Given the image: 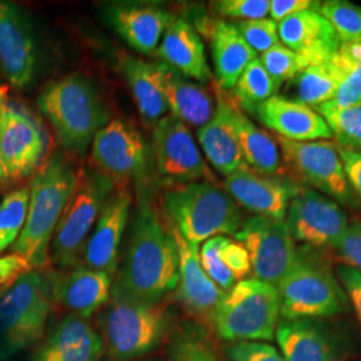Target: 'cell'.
<instances>
[{"label":"cell","mask_w":361,"mask_h":361,"mask_svg":"<svg viewBox=\"0 0 361 361\" xmlns=\"http://www.w3.org/2000/svg\"><path fill=\"white\" fill-rule=\"evenodd\" d=\"M180 256L171 229L149 197L140 195L129 241L110 298L142 304L164 301L178 283Z\"/></svg>","instance_id":"1"},{"label":"cell","mask_w":361,"mask_h":361,"mask_svg":"<svg viewBox=\"0 0 361 361\" xmlns=\"http://www.w3.org/2000/svg\"><path fill=\"white\" fill-rule=\"evenodd\" d=\"M80 171L59 152L43 159L30 182V200L25 228L11 252L27 259L32 269L49 262V249L71 195L77 189Z\"/></svg>","instance_id":"2"},{"label":"cell","mask_w":361,"mask_h":361,"mask_svg":"<svg viewBox=\"0 0 361 361\" xmlns=\"http://www.w3.org/2000/svg\"><path fill=\"white\" fill-rule=\"evenodd\" d=\"M161 209L170 228L198 247L217 235H235L244 222L232 197L209 180L173 185L162 195Z\"/></svg>","instance_id":"3"},{"label":"cell","mask_w":361,"mask_h":361,"mask_svg":"<svg viewBox=\"0 0 361 361\" xmlns=\"http://www.w3.org/2000/svg\"><path fill=\"white\" fill-rule=\"evenodd\" d=\"M38 106L51 123L58 142L77 154L86 153L97 133L109 122L99 91L89 78L78 73L46 85Z\"/></svg>","instance_id":"4"},{"label":"cell","mask_w":361,"mask_h":361,"mask_svg":"<svg viewBox=\"0 0 361 361\" xmlns=\"http://www.w3.org/2000/svg\"><path fill=\"white\" fill-rule=\"evenodd\" d=\"M173 314L164 301L142 304L110 298L98 312L104 350L116 361H131L158 348L174 331Z\"/></svg>","instance_id":"5"},{"label":"cell","mask_w":361,"mask_h":361,"mask_svg":"<svg viewBox=\"0 0 361 361\" xmlns=\"http://www.w3.org/2000/svg\"><path fill=\"white\" fill-rule=\"evenodd\" d=\"M55 304L51 273L34 269L0 290V360H8L43 336Z\"/></svg>","instance_id":"6"},{"label":"cell","mask_w":361,"mask_h":361,"mask_svg":"<svg viewBox=\"0 0 361 361\" xmlns=\"http://www.w3.org/2000/svg\"><path fill=\"white\" fill-rule=\"evenodd\" d=\"M284 320L334 317L347 308V296L335 273L322 258L298 252L296 261L276 286Z\"/></svg>","instance_id":"7"},{"label":"cell","mask_w":361,"mask_h":361,"mask_svg":"<svg viewBox=\"0 0 361 361\" xmlns=\"http://www.w3.org/2000/svg\"><path fill=\"white\" fill-rule=\"evenodd\" d=\"M280 317L277 288L257 279H245L225 293L212 326L228 343H268L274 338Z\"/></svg>","instance_id":"8"},{"label":"cell","mask_w":361,"mask_h":361,"mask_svg":"<svg viewBox=\"0 0 361 361\" xmlns=\"http://www.w3.org/2000/svg\"><path fill=\"white\" fill-rule=\"evenodd\" d=\"M114 180L101 171H80L77 189L71 195L51 241L54 262L62 269L79 265L86 241L109 195Z\"/></svg>","instance_id":"9"},{"label":"cell","mask_w":361,"mask_h":361,"mask_svg":"<svg viewBox=\"0 0 361 361\" xmlns=\"http://www.w3.org/2000/svg\"><path fill=\"white\" fill-rule=\"evenodd\" d=\"M279 145L285 174L300 186L310 188L343 205H353L356 197L349 188L336 143L329 141L295 142L281 137Z\"/></svg>","instance_id":"10"},{"label":"cell","mask_w":361,"mask_h":361,"mask_svg":"<svg viewBox=\"0 0 361 361\" xmlns=\"http://www.w3.org/2000/svg\"><path fill=\"white\" fill-rule=\"evenodd\" d=\"M235 241L245 246L255 279L273 286L280 284L298 253L285 221L261 216L244 221Z\"/></svg>","instance_id":"11"},{"label":"cell","mask_w":361,"mask_h":361,"mask_svg":"<svg viewBox=\"0 0 361 361\" xmlns=\"http://www.w3.org/2000/svg\"><path fill=\"white\" fill-rule=\"evenodd\" d=\"M46 135L37 118L20 104L0 101V157L8 180L38 170L46 154Z\"/></svg>","instance_id":"12"},{"label":"cell","mask_w":361,"mask_h":361,"mask_svg":"<svg viewBox=\"0 0 361 361\" xmlns=\"http://www.w3.org/2000/svg\"><path fill=\"white\" fill-rule=\"evenodd\" d=\"M285 219L292 238L310 247H336L349 226L338 202L304 186L292 198Z\"/></svg>","instance_id":"13"},{"label":"cell","mask_w":361,"mask_h":361,"mask_svg":"<svg viewBox=\"0 0 361 361\" xmlns=\"http://www.w3.org/2000/svg\"><path fill=\"white\" fill-rule=\"evenodd\" d=\"M153 150L158 173L173 185L216 182L189 128L171 114L155 123Z\"/></svg>","instance_id":"14"},{"label":"cell","mask_w":361,"mask_h":361,"mask_svg":"<svg viewBox=\"0 0 361 361\" xmlns=\"http://www.w3.org/2000/svg\"><path fill=\"white\" fill-rule=\"evenodd\" d=\"M92 161L109 178L119 182L141 178L149 159L142 134L122 119L109 121L92 140Z\"/></svg>","instance_id":"15"},{"label":"cell","mask_w":361,"mask_h":361,"mask_svg":"<svg viewBox=\"0 0 361 361\" xmlns=\"http://www.w3.org/2000/svg\"><path fill=\"white\" fill-rule=\"evenodd\" d=\"M0 65L10 83L25 89L35 77V32L25 8L0 0Z\"/></svg>","instance_id":"16"},{"label":"cell","mask_w":361,"mask_h":361,"mask_svg":"<svg viewBox=\"0 0 361 361\" xmlns=\"http://www.w3.org/2000/svg\"><path fill=\"white\" fill-rule=\"evenodd\" d=\"M301 186L286 177L261 176L243 168L228 176L224 190L255 216L285 221L292 198Z\"/></svg>","instance_id":"17"},{"label":"cell","mask_w":361,"mask_h":361,"mask_svg":"<svg viewBox=\"0 0 361 361\" xmlns=\"http://www.w3.org/2000/svg\"><path fill=\"white\" fill-rule=\"evenodd\" d=\"M133 197L128 189L114 190L106 200L82 253L83 265L114 277L119 267V246L129 221Z\"/></svg>","instance_id":"18"},{"label":"cell","mask_w":361,"mask_h":361,"mask_svg":"<svg viewBox=\"0 0 361 361\" xmlns=\"http://www.w3.org/2000/svg\"><path fill=\"white\" fill-rule=\"evenodd\" d=\"M171 229V228H170ZM180 256L177 300L195 323L212 325L225 292L214 284L200 262V247L188 244L171 229Z\"/></svg>","instance_id":"19"},{"label":"cell","mask_w":361,"mask_h":361,"mask_svg":"<svg viewBox=\"0 0 361 361\" xmlns=\"http://www.w3.org/2000/svg\"><path fill=\"white\" fill-rule=\"evenodd\" d=\"M277 27L281 43L301 55L308 67L331 62L341 46L334 27L316 10L295 13Z\"/></svg>","instance_id":"20"},{"label":"cell","mask_w":361,"mask_h":361,"mask_svg":"<svg viewBox=\"0 0 361 361\" xmlns=\"http://www.w3.org/2000/svg\"><path fill=\"white\" fill-rule=\"evenodd\" d=\"M235 106L224 90L216 86L214 114L205 126L198 129L197 137L210 165L219 174L228 177L234 171L245 168L235 133L234 111Z\"/></svg>","instance_id":"21"},{"label":"cell","mask_w":361,"mask_h":361,"mask_svg":"<svg viewBox=\"0 0 361 361\" xmlns=\"http://www.w3.org/2000/svg\"><path fill=\"white\" fill-rule=\"evenodd\" d=\"M51 277L55 302L70 314L87 320L102 310L111 296L113 277L80 264L67 273H51Z\"/></svg>","instance_id":"22"},{"label":"cell","mask_w":361,"mask_h":361,"mask_svg":"<svg viewBox=\"0 0 361 361\" xmlns=\"http://www.w3.org/2000/svg\"><path fill=\"white\" fill-rule=\"evenodd\" d=\"M255 116L277 137L289 141L312 142L332 138L329 126L314 109L279 94L261 104Z\"/></svg>","instance_id":"23"},{"label":"cell","mask_w":361,"mask_h":361,"mask_svg":"<svg viewBox=\"0 0 361 361\" xmlns=\"http://www.w3.org/2000/svg\"><path fill=\"white\" fill-rule=\"evenodd\" d=\"M116 32L137 51L152 55L174 16L155 4L113 3L106 10Z\"/></svg>","instance_id":"24"},{"label":"cell","mask_w":361,"mask_h":361,"mask_svg":"<svg viewBox=\"0 0 361 361\" xmlns=\"http://www.w3.org/2000/svg\"><path fill=\"white\" fill-rule=\"evenodd\" d=\"M102 338L87 319L67 314L39 348L34 361H99Z\"/></svg>","instance_id":"25"},{"label":"cell","mask_w":361,"mask_h":361,"mask_svg":"<svg viewBox=\"0 0 361 361\" xmlns=\"http://www.w3.org/2000/svg\"><path fill=\"white\" fill-rule=\"evenodd\" d=\"M276 341L285 361H338L340 347L317 320H284L276 329Z\"/></svg>","instance_id":"26"},{"label":"cell","mask_w":361,"mask_h":361,"mask_svg":"<svg viewBox=\"0 0 361 361\" xmlns=\"http://www.w3.org/2000/svg\"><path fill=\"white\" fill-rule=\"evenodd\" d=\"M155 54L165 65L177 70L183 77L192 78L201 83H205L212 77L202 39L183 18L173 19Z\"/></svg>","instance_id":"27"},{"label":"cell","mask_w":361,"mask_h":361,"mask_svg":"<svg viewBox=\"0 0 361 361\" xmlns=\"http://www.w3.org/2000/svg\"><path fill=\"white\" fill-rule=\"evenodd\" d=\"M210 43L217 86L221 90H232L246 66L257 59V52L246 43L235 25L226 20L213 25Z\"/></svg>","instance_id":"28"},{"label":"cell","mask_w":361,"mask_h":361,"mask_svg":"<svg viewBox=\"0 0 361 361\" xmlns=\"http://www.w3.org/2000/svg\"><path fill=\"white\" fill-rule=\"evenodd\" d=\"M121 70L126 78L140 114L147 122H158L168 111L164 89V63L125 56Z\"/></svg>","instance_id":"29"},{"label":"cell","mask_w":361,"mask_h":361,"mask_svg":"<svg viewBox=\"0 0 361 361\" xmlns=\"http://www.w3.org/2000/svg\"><path fill=\"white\" fill-rule=\"evenodd\" d=\"M164 89L171 116L178 118L186 126L201 129L214 114L216 107L210 92L165 63Z\"/></svg>","instance_id":"30"},{"label":"cell","mask_w":361,"mask_h":361,"mask_svg":"<svg viewBox=\"0 0 361 361\" xmlns=\"http://www.w3.org/2000/svg\"><path fill=\"white\" fill-rule=\"evenodd\" d=\"M235 133L245 166L261 176L285 174L284 164L276 140L244 114L237 106L234 111Z\"/></svg>","instance_id":"31"},{"label":"cell","mask_w":361,"mask_h":361,"mask_svg":"<svg viewBox=\"0 0 361 361\" xmlns=\"http://www.w3.org/2000/svg\"><path fill=\"white\" fill-rule=\"evenodd\" d=\"M344 78V71L331 61L310 66L290 79L281 97L312 109L331 101Z\"/></svg>","instance_id":"32"},{"label":"cell","mask_w":361,"mask_h":361,"mask_svg":"<svg viewBox=\"0 0 361 361\" xmlns=\"http://www.w3.org/2000/svg\"><path fill=\"white\" fill-rule=\"evenodd\" d=\"M280 86L267 73L259 59L246 66L244 73L233 87V101L246 114L255 116L258 107L277 95Z\"/></svg>","instance_id":"33"},{"label":"cell","mask_w":361,"mask_h":361,"mask_svg":"<svg viewBox=\"0 0 361 361\" xmlns=\"http://www.w3.org/2000/svg\"><path fill=\"white\" fill-rule=\"evenodd\" d=\"M169 361H219L204 325L188 322L177 326L169 341Z\"/></svg>","instance_id":"34"},{"label":"cell","mask_w":361,"mask_h":361,"mask_svg":"<svg viewBox=\"0 0 361 361\" xmlns=\"http://www.w3.org/2000/svg\"><path fill=\"white\" fill-rule=\"evenodd\" d=\"M30 190L22 188L7 194L0 202V253L13 246L25 228Z\"/></svg>","instance_id":"35"},{"label":"cell","mask_w":361,"mask_h":361,"mask_svg":"<svg viewBox=\"0 0 361 361\" xmlns=\"http://www.w3.org/2000/svg\"><path fill=\"white\" fill-rule=\"evenodd\" d=\"M319 13L331 23L341 44L361 43V6L345 0L322 1Z\"/></svg>","instance_id":"36"},{"label":"cell","mask_w":361,"mask_h":361,"mask_svg":"<svg viewBox=\"0 0 361 361\" xmlns=\"http://www.w3.org/2000/svg\"><path fill=\"white\" fill-rule=\"evenodd\" d=\"M319 114L329 126L337 146L361 152V104Z\"/></svg>","instance_id":"37"},{"label":"cell","mask_w":361,"mask_h":361,"mask_svg":"<svg viewBox=\"0 0 361 361\" xmlns=\"http://www.w3.org/2000/svg\"><path fill=\"white\" fill-rule=\"evenodd\" d=\"M259 62L280 87L308 67L301 55L289 50L283 43L261 54Z\"/></svg>","instance_id":"38"},{"label":"cell","mask_w":361,"mask_h":361,"mask_svg":"<svg viewBox=\"0 0 361 361\" xmlns=\"http://www.w3.org/2000/svg\"><path fill=\"white\" fill-rule=\"evenodd\" d=\"M225 235H217L205 241L200 249V262L209 279L225 293L237 283L232 273L219 257V247Z\"/></svg>","instance_id":"39"},{"label":"cell","mask_w":361,"mask_h":361,"mask_svg":"<svg viewBox=\"0 0 361 361\" xmlns=\"http://www.w3.org/2000/svg\"><path fill=\"white\" fill-rule=\"evenodd\" d=\"M235 27L238 28L246 43L259 54L268 51L274 46L280 44L281 40L279 37V27L271 18H262L255 20H241Z\"/></svg>","instance_id":"40"},{"label":"cell","mask_w":361,"mask_h":361,"mask_svg":"<svg viewBox=\"0 0 361 361\" xmlns=\"http://www.w3.org/2000/svg\"><path fill=\"white\" fill-rule=\"evenodd\" d=\"M212 7L216 13L232 19L255 20L269 15V0H219Z\"/></svg>","instance_id":"41"},{"label":"cell","mask_w":361,"mask_h":361,"mask_svg":"<svg viewBox=\"0 0 361 361\" xmlns=\"http://www.w3.org/2000/svg\"><path fill=\"white\" fill-rule=\"evenodd\" d=\"M361 104V75L355 71H344V78L331 101L320 104L317 113L338 111Z\"/></svg>","instance_id":"42"},{"label":"cell","mask_w":361,"mask_h":361,"mask_svg":"<svg viewBox=\"0 0 361 361\" xmlns=\"http://www.w3.org/2000/svg\"><path fill=\"white\" fill-rule=\"evenodd\" d=\"M229 361H285L276 347L265 341H241L225 345Z\"/></svg>","instance_id":"43"},{"label":"cell","mask_w":361,"mask_h":361,"mask_svg":"<svg viewBox=\"0 0 361 361\" xmlns=\"http://www.w3.org/2000/svg\"><path fill=\"white\" fill-rule=\"evenodd\" d=\"M219 257L237 281L245 280L246 276L252 271L245 246L238 241L231 240L229 237H224L219 247Z\"/></svg>","instance_id":"44"},{"label":"cell","mask_w":361,"mask_h":361,"mask_svg":"<svg viewBox=\"0 0 361 361\" xmlns=\"http://www.w3.org/2000/svg\"><path fill=\"white\" fill-rule=\"evenodd\" d=\"M335 249L345 265L361 271V222L353 221L349 224L347 232Z\"/></svg>","instance_id":"45"},{"label":"cell","mask_w":361,"mask_h":361,"mask_svg":"<svg viewBox=\"0 0 361 361\" xmlns=\"http://www.w3.org/2000/svg\"><path fill=\"white\" fill-rule=\"evenodd\" d=\"M336 274L361 323V271L345 264H341L337 268Z\"/></svg>","instance_id":"46"},{"label":"cell","mask_w":361,"mask_h":361,"mask_svg":"<svg viewBox=\"0 0 361 361\" xmlns=\"http://www.w3.org/2000/svg\"><path fill=\"white\" fill-rule=\"evenodd\" d=\"M337 146V145H336ZM349 188L356 200L361 201V152L337 146Z\"/></svg>","instance_id":"47"},{"label":"cell","mask_w":361,"mask_h":361,"mask_svg":"<svg viewBox=\"0 0 361 361\" xmlns=\"http://www.w3.org/2000/svg\"><path fill=\"white\" fill-rule=\"evenodd\" d=\"M322 1L312 0H269V15L276 23H280L295 13L316 10L319 11Z\"/></svg>","instance_id":"48"},{"label":"cell","mask_w":361,"mask_h":361,"mask_svg":"<svg viewBox=\"0 0 361 361\" xmlns=\"http://www.w3.org/2000/svg\"><path fill=\"white\" fill-rule=\"evenodd\" d=\"M34 271L27 259L11 253L8 256L0 257V289L11 284L19 276L25 274L27 271Z\"/></svg>","instance_id":"49"},{"label":"cell","mask_w":361,"mask_h":361,"mask_svg":"<svg viewBox=\"0 0 361 361\" xmlns=\"http://www.w3.org/2000/svg\"><path fill=\"white\" fill-rule=\"evenodd\" d=\"M332 62L343 71H355L361 75V43L341 44Z\"/></svg>","instance_id":"50"},{"label":"cell","mask_w":361,"mask_h":361,"mask_svg":"<svg viewBox=\"0 0 361 361\" xmlns=\"http://www.w3.org/2000/svg\"><path fill=\"white\" fill-rule=\"evenodd\" d=\"M8 180V177H7L6 169H4V165L1 162V157H0V182H4V180Z\"/></svg>","instance_id":"51"},{"label":"cell","mask_w":361,"mask_h":361,"mask_svg":"<svg viewBox=\"0 0 361 361\" xmlns=\"http://www.w3.org/2000/svg\"><path fill=\"white\" fill-rule=\"evenodd\" d=\"M3 99V91L0 90V101Z\"/></svg>","instance_id":"52"},{"label":"cell","mask_w":361,"mask_h":361,"mask_svg":"<svg viewBox=\"0 0 361 361\" xmlns=\"http://www.w3.org/2000/svg\"><path fill=\"white\" fill-rule=\"evenodd\" d=\"M224 361H226V360H224Z\"/></svg>","instance_id":"53"}]
</instances>
